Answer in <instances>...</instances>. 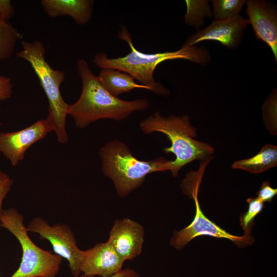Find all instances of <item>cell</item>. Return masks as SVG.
I'll list each match as a JSON object with an SVG mask.
<instances>
[{
  "instance_id": "1",
  "label": "cell",
  "mask_w": 277,
  "mask_h": 277,
  "mask_svg": "<svg viewBox=\"0 0 277 277\" xmlns=\"http://www.w3.org/2000/svg\"><path fill=\"white\" fill-rule=\"evenodd\" d=\"M117 37L126 42L131 51L123 57L109 58L103 52L96 54L93 63L102 68L119 70L132 76L141 85L148 87L154 93L166 95L168 90L162 84L155 81L153 73L157 66L163 62L183 59L201 64L206 65L210 60L208 50L204 47L184 46L179 50L171 52L145 53L134 47L132 38L125 26H121Z\"/></svg>"
},
{
  "instance_id": "2",
  "label": "cell",
  "mask_w": 277,
  "mask_h": 277,
  "mask_svg": "<svg viewBox=\"0 0 277 277\" xmlns=\"http://www.w3.org/2000/svg\"><path fill=\"white\" fill-rule=\"evenodd\" d=\"M77 71L82 80V91L78 100L69 105L68 114L72 117L80 129L100 119L121 121L133 112L146 109L149 106L146 99L127 101L111 94L83 59L77 60Z\"/></svg>"
},
{
  "instance_id": "3",
  "label": "cell",
  "mask_w": 277,
  "mask_h": 277,
  "mask_svg": "<svg viewBox=\"0 0 277 277\" xmlns=\"http://www.w3.org/2000/svg\"><path fill=\"white\" fill-rule=\"evenodd\" d=\"M140 127L144 134L162 132L169 139L171 146L165 148L164 151L175 156L170 161L169 169L174 177L185 165L196 160L203 161L214 153L213 148L208 143L195 139L196 131L188 115L164 117L156 112L142 121Z\"/></svg>"
},
{
  "instance_id": "4",
  "label": "cell",
  "mask_w": 277,
  "mask_h": 277,
  "mask_svg": "<svg viewBox=\"0 0 277 277\" xmlns=\"http://www.w3.org/2000/svg\"><path fill=\"white\" fill-rule=\"evenodd\" d=\"M100 155L105 176L111 179L121 197L127 196L139 188L151 173L169 170L170 161L163 157L141 161L123 143L114 140L101 147Z\"/></svg>"
},
{
  "instance_id": "5",
  "label": "cell",
  "mask_w": 277,
  "mask_h": 277,
  "mask_svg": "<svg viewBox=\"0 0 277 277\" xmlns=\"http://www.w3.org/2000/svg\"><path fill=\"white\" fill-rule=\"evenodd\" d=\"M21 44L22 49L16 53V56L27 61L38 77L48 98V116L52 123L53 131L58 142L66 144L68 139L65 124L69 104L65 102L60 91V86L65 81V73L53 69L46 61V49L41 41L23 40Z\"/></svg>"
},
{
  "instance_id": "6",
  "label": "cell",
  "mask_w": 277,
  "mask_h": 277,
  "mask_svg": "<svg viewBox=\"0 0 277 277\" xmlns=\"http://www.w3.org/2000/svg\"><path fill=\"white\" fill-rule=\"evenodd\" d=\"M0 226L9 230L18 240L22 257L18 269L10 277H56L63 259L36 246L30 239L24 217L13 208L2 209Z\"/></svg>"
},
{
  "instance_id": "7",
  "label": "cell",
  "mask_w": 277,
  "mask_h": 277,
  "mask_svg": "<svg viewBox=\"0 0 277 277\" xmlns=\"http://www.w3.org/2000/svg\"><path fill=\"white\" fill-rule=\"evenodd\" d=\"M208 164L206 161L202 162L199 170L188 173L182 182L181 187L183 192L194 200L195 214L190 224L173 233L170 241L171 246L177 250H181L191 240L201 235L227 239L239 247L252 244L254 240L251 234L238 236L228 232L209 220L201 209L198 192L204 170Z\"/></svg>"
},
{
  "instance_id": "8",
  "label": "cell",
  "mask_w": 277,
  "mask_h": 277,
  "mask_svg": "<svg viewBox=\"0 0 277 277\" xmlns=\"http://www.w3.org/2000/svg\"><path fill=\"white\" fill-rule=\"evenodd\" d=\"M27 231L38 233L41 239H46L51 244L54 253L68 262L72 275L78 277L80 269V250L74 233L67 225L56 224L50 226L41 217H35L26 227Z\"/></svg>"
},
{
  "instance_id": "9",
  "label": "cell",
  "mask_w": 277,
  "mask_h": 277,
  "mask_svg": "<svg viewBox=\"0 0 277 277\" xmlns=\"http://www.w3.org/2000/svg\"><path fill=\"white\" fill-rule=\"evenodd\" d=\"M53 131V126L47 116L22 130L13 132H0V152L13 166L23 160L27 150L33 144Z\"/></svg>"
},
{
  "instance_id": "10",
  "label": "cell",
  "mask_w": 277,
  "mask_h": 277,
  "mask_svg": "<svg viewBox=\"0 0 277 277\" xmlns=\"http://www.w3.org/2000/svg\"><path fill=\"white\" fill-rule=\"evenodd\" d=\"M249 24L248 19L240 15L229 19H214L207 27L189 36L183 46L192 47L202 41H214L234 49L241 44L244 30Z\"/></svg>"
},
{
  "instance_id": "11",
  "label": "cell",
  "mask_w": 277,
  "mask_h": 277,
  "mask_svg": "<svg viewBox=\"0 0 277 277\" xmlns=\"http://www.w3.org/2000/svg\"><path fill=\"white\" fill-rule=\"evenodd\" d=\"M80 269L83 274L94 277H109L122 269L125 261L107 241L81 250Z\"/></svg>"
},
{
  "instance_id": "12",
  "label": "cell",
  "mask_w": 277,
  "mask_h": 277,
  "mask_svg": "<svg viewBox=\"0 0 277 277\" xmlns=\"http://www.w3.org/2000/svg\"><path fill=\"white\" fill-rule=\"evenodd\" d=\"M144 234L141 224L124 218L114 221L107 241L125 261L132 260L142 253Z\"/></svg>"
},
{
  "instance_id": "13",
  "label": "cell",
  "mask_w": 277,
  "mask_h": 277,
  "mask_svg": "<svg viewBox=\"0 0 277 277\" xmlns=\"http://www.w3.org/2000/svg\"><path fill=\"white\" fill-rule=\"evenodd\" d=\"M246 13L256 37L271 49L277 61V11L273 5L265 1H246Z\"/></svg>"
},
{
  "instance_id": "14",
  "label": "cell",
  "mask_w": 277,
  "mask_h": 277,
  "mask_svg": "<svg viewBox=\"0 0 277 277\" xmlns=\"http://www.w3.org/2000/svg\"><path fill=\"white\" fill-rule=\"evenodd\" d=\"M44 11L50 17L69 16L79 25L90 20L94 1L91 0H42Z\"/></svg>"
},
{
  "instance_id": "15",
  "label": "cell",
  "mask_w": 277,
  "mask_h": 277,
  "mask_svg": "<svg viewBox=\"0 0 277 277\" xmlns=\"http://www.w3.org/2000/svg\"><path fill=\"white\" fill-rule=\"evenodd\" d=\"M97 77L106 90L114 96L135 88L150 90L148 87L137 84L132 76L119 70L102 68Z\"/></svg>"
},
{
  "instance_id": "16",
  "label": "cell",
  "mask_w": 277,
  "mask_h": 277,
  "mask_svg": "<svg viewBox=\"0 0 277 277\" xmlns=\"http://www.w3.org/2000/svg\"><path fill=\"white\" fill-rule=\"evenodd\" d=\"M277 165V147L267 144L253 156L234 162L231 167L252 173L264 172Z\"/></svg>"
},
{
  "instance_id": "17",
  "label": "cell",
  "mask_w": 277,
  "mask_h": 277,
  "mask_svg": "<svg viewBox=\"0 0 277 277\" xmlns=\"http://www.w3.org/2000/svg\"><path fill=\"white\" fill-rule=\"evenodd\" d=\"M22 35L8 23H0V62L11 57Z\"/></svg>"
},
{
  "instance_id": "18",
  "label": "cell",
  "mask_w": 277,
  "mask_h": 277,
  "mask_svg": "<svg viewBox=\"0 0 277 277\" xmlns=\"http://www.w3.org/2000/svg\"><path fill=\"white\" fill-rule=\"evenodd\" d=\"M187 12L184 17L186 24L199 28L204 24L205 17H210L211 12L208 1H185Z\"/></svg>"
},
{
  "instance_id": "19",
  "label": "cell",
  "mask_w": 277,
  "mask_h": 277,
  "mask_svg": "<svg viewBox=\"0 0 277 277\" xmlns=\"http://www.w3.org/2000/svg\"><path fill=\"white\" fill-rule=\"evenodd\" d=\"M213 13L215 20H225L234 18L239 15L245 0H213Z\"/></svg>"
},
{
  "instance_id": "20",
  "label": "cell",
  "mask_w": 277,
  "mask_h": 277,
  "mask_svg": "<svg viewBox=\"0 0 277 277\" xmlns=\"http://www.w3.org/2000/svg\"><path fill=\"white\" fill-rule=\"evenodd\" d=\"M248 204L247 211L240 216V225L242 227L244 234H251L255 217L263 210L265 205L258 197H249L247 200Z\"/></svg>"
},
{
  "instance_id": "21",
  "label": "cell",
  "mask_w": 277,
  "mask_h": 277,
  "mask_svg": "<svg viewBox=\"0 0 277 277\" xmlns=\"http://www.w3.org/2000/svg\"><path fill=\"white\" fill-rule=\"evenodd\" d=\"M277 194V189L272 188L269 182L265 181L256 192L258 197L263 203L271 202Z\"/></svg>"
},
{
  "instance_id": "22",
  "label": "cell",
  "mask_w": 277,
  "mask_h": 277,
  "mask_svg": "<svg viewBox=\"0 0 277 277\" xmlns=\"http://www.w3.org/2000/svg\"><path fill=\"white\" fill-rule=\"evenodd\" d=\"M13 183L10 176L0 170V213L3 209V200L11 190Z\"/></svg>"
},
{
  "instance_id": "23",
  "label": "cell",
  "mask_w": 277,
  "mask_h": 277,
  "mask_svg": "<svg viewBox=\"0 0 277 277\" xmlns=\"http://www.w3.org/2000/svg\"><path fill=\"white\" fill-rule=\"evenodd\" d=\"M14 15V9L9 0H0V23H6Z\"/></svg>"
},
{
  "instance_id": "24",
  "label": "cell",
  "mask_w": 277,
  "mask_h": 277,
  "mask_svg": "<svg viewBox=\"0 0 277 277\" xmlns=\"http://www.w3.org/2000/svg\"><path fill=\"white\" fill-rule=\"evenodd\" d=\"M13 84L8 77L0 75V101L10 98L12 94Z\"/></svg>"
},
{
  "instance_id": "25",
  "label": "cell",
  "mask_w": 277,
  "mask_h": 277,
  "mask_svg": "<svg viewBox=\"0 0 277 277\" xmlns=\"http://www.w3.org/2000/svg\"><path fill=\"white\" fill-rule=\"evenodd\" d=\"M80 277H90L84 274L80 275ZM109 277H141L139 273L134 269L131 268H127L122 269L118 272Z\"/></svg>"
}]
</instances>
